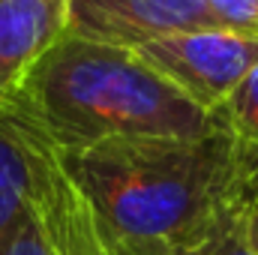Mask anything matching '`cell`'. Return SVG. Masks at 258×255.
<instances>
[{
  "mask_svg": "<svg viewBox=\"0 0 258 255\" xmlns=\"http://www.w3.org/2000/svg\"><path fill=\"white\" fill-rule=\"evenodd\" d=\"M171 255H258L246 237V216L225 225L222 231H216L213 237L195 243L189 249H180V252H171Z\"/></svg>",
  "mask_w": 258,
  "mask_h": 255,
  "instance_id": "obj_10",
  "label": "cell"
},
{
  "mask_svg": "<svg viewBox=\"0 0 258 255\" xmlns=\"http://www.w3.org/2000/svg\"><path fill=\"white\" fill-rule=\"evenodd\" d=\"M246 237H249L252 249L258 252V207H252V210L246 213Z\"/></svg>",
  "mask_w": 258,
  "mask_h": 255,
  "instance_id": "obj_12",
  "label": "cell"
},
{
  "mask_svg": "<svg viewBox=\"0 0 258 255\" xmlns=\"http://www.w3.org/2000/svg\"><path fill=\"white\" fill-rule=\"evenodd\" d=\"M36 213L42 219L45 237L51 243L54 255H114L105 243L87 201L69 174L60 165L57 147L48 153L42 174H39V189H36Z\"/></svg>",
  "mask_w": 258,
  "mask_h": 255,
  "instance_id": "obj_7",
  "label": "cell"
},
{
  "mask_svg": "<svg viewBox=\"0 0 258 255\" xmlns=\"http://www.w3.org/2000/svg\"><path fill=\"white\" fill-rule=\"evenodd\" d=\"M135 51L186 99L213 114L237 81L258 63V36L213 27L153 39Z\"/></svg>",
  "mask_w": 258,
  "mask_h": 255,
  "instance_id": "obj_3",
  "label": "cell"
},
{
  "mask_svg": "<svg viewBox=\"0 0 258 255\" xmlns=\"http://www.w3.org/2000/svg\"><path fill=\"white\" fill-rule=\"evenodd\" d=\"M0 255H54L48 237H45L42 219L36 213V201H33V210L0 237Z\"/></svg>",
  "mask_w": 258,
  "mask_h": 255,
  "instance_id": "obj_9",
  "label": "cell"
},
{
  "mask_svg": "<svg viewBox=\"0 0 258 255\" xmlns=\"http://www.w3.org/2000/svg\"><path fill=\"white\" fill-rule=\"evenodd\" d=\"M60 165L114 255L180 252L258 207V150L225 129L111 138L60 153Z\"/></svg>",
  "mask_w": 258,
  "mask_h": 255,
  "instance_id": "obj_1",
  "label": "cell"
},
{
  "mask_svg": "<svg viewBox=\"0 0 258 255\" xmlns=\"http://www.w3.org/2000/svg\"><path fill=\"white\" fill-rule=\"evenodd\" d=\"M222 30L258 36V0H207Z\"/></svg>",
  "mask_w": 258,
  "mask_h": 255,
  "instance_id": "obj_11",
  "label": "cell"
},
{
  "mask_svg": "<svg viewBox=\"0 0 258 255\" xmlns=\"http://www.w3.org/2000/svg\"><path fill=\"white\" fill-rule=\"evenodd\" d=\"M54 144L15 99L0 108V237L33 210L39 174Z\"/></svg>",
  "mask_w": 258,
  "mask_h": 255,
  "instance_id": "obj_6",
  "label": "cell"
},
{
  "mask_svg": "<svg viewBox=\"0 0 258 255\" xmlns=\"http://www.w3.org/2000/svg\"><path fill=\"white\" fill-rule=\"evenodd\" d=\"M15 102L60 153L111 138H198L222 129L138 51L72 33L30 66Z\"/></svg>",
  "mask_w": 258,
  "mask_h": 255,
  "instance_id": "obj_2",
  "label": "cell"
},
{
  "mask_svg": "<svg viewBox=\"0 0 258 255\" xmlns=\"http://www.w3.org/2000/svg\"><path fill=\"white\" fill-rule=\"evenodd\" d=\"M213 27L219 24L207 0H66V33L132 51L153 39Z\"/></svg>",
  "mask_w": 258,
  "mask_h": 255,
  "instance_id": "obj_4",
  "label": "cell"
},
{
  "mask_svg": "<svg viewBox=\"0 0 258 255\" xmlns=\"http://www.w3.org/2000/svg\"><path fill=\"white\" fill-rule=\"evenodd\" d=\"M66 33V0H0V108L21 90L30 66Z\"/></svg>",
  "mask_w": 258,
  "mask_h": 255,
  "instance_id": "obj_5",
  "label": "cell"
},
{
  "mask_svg": "<svg viewBox=\"0 0 258 255\" xmlns=\"http://www.w3.org/2000/svg\"><path fill=\"white\" fill-rule=\"evenodd\" d=\"M216 123L237 141L258 150V63L237 81V87L213 111Z\"/></svg>",
  "mask_w": 258,
  "mask_h": 255,
  "instance_id": "obj_8",
  "label": "cell"
}]
</instances>
